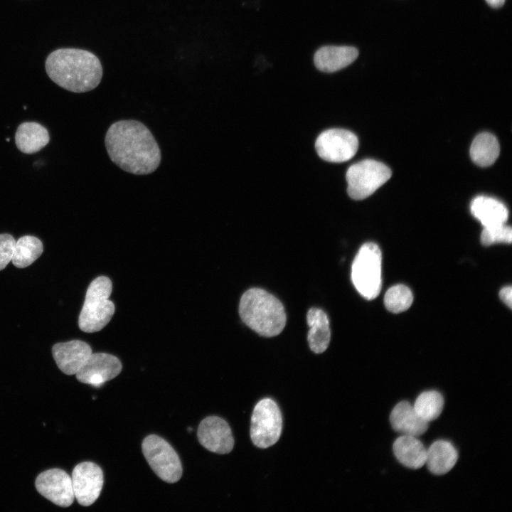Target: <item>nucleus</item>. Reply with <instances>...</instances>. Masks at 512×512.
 I'll return each instance as SVG.
<instances>
[{"label": "nucleus", "instance_id": "22", "mask_svg": "<svg viewBox=\"0 0 512 512\" xmlns=\"http://www.w3.org/2000/svg\"><path fill=\"white\" fill-rule=\"evenodd\" d=\"M500 152L499 144L494 135L483 132L477 135L470 148L471 160L478 166L486 167L492 165Z\"/></svg>", "mask_w": 512, "mask_h": 512}, {"label": "nucleus", "instance_id": "19", "mask_svg": "<svg viewBox=\"0 0 512 512\" xmlns=\"http://www.w3.org/2000/svg\"><path fill=\"white\" fill-rule=\"evenodd\" d=\"M309 327L307 341L311 350L315 353L324 352L331 339L329 321L326 314L321 309L312 307L306 314Z\"/></svg>", "mask_w": 512, "mask_h": 512}, {"label": "nucleus", "instance_id": "6", "mask_svg": "<svg viewBox=\"0 0 512 512\" xmlns=\"http://www.w3.org/2000/svg\"><path fill=\"white\" fill-rule=\"evenodd\" d=\"M390 176V169L380 161L366 159L356 163L346 171L348 196L354 200L365 199L387 182Z\"/></svg>", "mask_w": 512, "mask_h": 512}, {"label": "nucleus", "instance_id": "20", "mask_svg": "<svg viewBox=\"0 0 512 512\" xmlns=\"http://www.w3.org/2000/svg\"><path fill=\"white\" fill-rule=\"evenodd\" d=\"M458 453L448 441L437 440L427 449L425 464L429 471L435 475L449 472L457 463Z\"/></svg>", "mask_w": 512, "mask_h": 512}, {"label": "nucleus", "instance_id": "28", "mask_svg": "<svg viewBox=\"0 0 512 512\" xmlns=\"http://www.w3.org/2000/svg\"><path fill=\"white\" fill-rule=\"evenodd\" d=\"M499 297L501 301L510 309L512 304V288L511 286L504 287L499 292Z\"/></svg>", "mask_w": 512, "mask_h": 512}, {"label": "nucleus", "instance_id": "26", "mask_svg": "<svg viewBox=\"0 0 512 512\" xmlns=\"http://www.w3.org/2000/svg\"><path fill=\"white\" fill-rule=\"evenodd\" d=\"M481 243L489 246L497 242L511 243L512 230L506 224L484 228L481 234Z\"/></svg>", "mask_w": 512, "mask_h": 512}, {"label": "nucleus", "instance_id": "18", "mask_svg": "<svg viewBox=\"0 0 512 512\" xmlns=\"http://www.w3.org/2000/svg\"><path fill=\"white\" fill-rule=\"evenodd\" d=\"M393 449L397 459L407 468L417 469L425 464L427 449L415 436H400L395 440Z\"/></svg>", "mask_w": 512, "mask_h": 512}, {"label": "nucleus", "instance_id": "12", "mask_svg": "<svg viewBox=\"0 0 512 512\" xmlns=\"http://www.w3.org/2000/svg\"><path fill=\"white\" fill-rule=\"evenodd\" d=\"M122 368L120 361L106 353H92L75 374L80 383L100 387L114 378Z\"/></svg>", "mask_w": 512, "mask_h": 512}, {"label": "nucleus", "instance_id": "11", "mask_svg": "<svg viewBox=\"0 0 512 512\" xmlns=\"http://www.w3.org/2000/svg\"><path fill=\"white\" fill-rule=\"evenodd\" d=\"M35 486L43 497L60 507H68L74 501L72 479L64 470L50 469L41 472Z\"/></svg>", "mask_w": 512, "mask_h": 512}, {"label": "nucleus", "instance_id": "14", "mask_svg": "<svg viewBox=\"0 0 512 512\" xmlns=\"http://www.w3.org/2000/svg\"><path fill=\"white\" fill-rule=\"evenodd\" d=\"M92 353L90 346L80 340L57 343L52 354L59 369L66 375H75Z\"/></svg>", "mask_w": 512, "mask_h": 512}, {"label": "nucleus", "instance_id": "9", "mask_svg": "<svg viewBox=\"0 0 512 512\" xmlns=\"http://www.w3.org/2000/svg\"><path fill=\"white\" fill-rule=\"evenodd\" d=\"M316 151L322 159L341 163L348 161L357 152L358 140L355 134L343 129H331L321 133L315 142Z\"/></svg>", "mask_w": 512, "mask_h": 512}, {"label": "nucleus", "instance_id": "27", "mask_svg": "<svg viewBox=\"0 0 512 512\" xmlns=\"http://www.w3.org/2000/svg\"><path fill=\"white\" fill-rule=\"evenodd\" d=\"M16 242L10 234H0V270H4L11 261Z\"/></svg>", "mask_w": 512, "mask_h": 512}, {"label": "nucleus", "instance_id": "21", "mask_svg": "<svg viewBox=\"0 0 512 512\" xmlns=\"http://www.w3.org/2000/svg\"><path fill=\"white\" fill-rule=\"evenodd\" d=\"M49 140L47 129L34 122L21 124L15 134L17 148L25 154H33L40 151L48 144Z\"/></svg>", "mask_w": 512, "mask_h": 512}, {"label": "nucleus", "instance_id": "7", "mask_svg": "<svg viewBox=\"0 0 512 512\" xmlns=\"http://www.w3.org/2000/svg\"><path fill=\"white\" fill-rule=\"evenodd\" d=\"M142 449L147 463L161 479L173 484L181 479L183 469L180 458L164 439L150 434L143 440Z\"/></svg>", "mask_w": 512, "mask_h": 512}, {"label": "nucleus", "instance_id": "2", "mask_svg": "<svg viewBox=\"0 0 512 512\" xmlns=\"http://www.w3.org/2000/svg\"><path fill=\"white\" fill-rule=\"evenodd\" d=\"M45 67L48 75L55 83L73 92L95 89L102 78V66L99 58L82 49H57L48 55Z\"/></svg>", "mask_w": 512, "mask_h": 512}, {"label": "nucleus", "instance_id": "17", "mask_svg": "<svg viewBox=\"0 0 512 512\" xmlns=\"http://www.w3.org/2000/svg\"><path fill=\"white\" fill-rule=\"evenodd\" d=\"M472 215L484 228L506 224L508 217L507 208L501 201L491 197L479 196L471 203Z\"/></svg>", "mask_w": 512, "mask_h": 512}, {"label": "nucleus", "instance_id": "1", "mask_svg": "<svg viewBox=\"0 0 512 512\" xmlns=\"http://www.w3.org/2000/svg\"><path fill=\"white\" fill-rule=\"evenodd\" d=\"M105 143L112 161L128 173L149 174L160 164L159 146L151 131L139 121L114 122L107 131Z\"/></svg>", "mask_w": 512, "mask_h": 512}, {"label": "nucleus", "instance_id": "8", "mask_svg": "<svg viewBox=\"0 0 512 512\" xmlns=\"http://www.w3.org/2000/svg\"><path fill=\"white\" fill-rule=\"evenodd\" d=\"M282 417L277 403L270 398L260 400L254 407L250 425L253 444L262 449L275 444L280 437Z\"/></svg>", "mask_w": 512, "mask_h": 512}, {"label": "nucleus", "instance_id": "15", "mask_svg": "<svg viewBox=\"0 0 512 512\" xmlns=\"http://www.w3.org/2000/svg\"><path fill=\"white\" fill-rule=\"evenodd\" d=\"M358 50L353 46H326L314 54L316 68L324 73H334L352 63L358 57Z\"/></svg>", "mask_w": 512, "mask_h": 512}, {"label": "nucleus", "instance_id": "25", "mask_svg": "<svg viewBox=\"0 0 512 512\" xmlns=\"http://www.w3.org/2000/svg\"><path fill=\"white\" fill-rule=\"evenodd\" d=\"M413 295L411 290L403 284L391 287L384 297L385 308L393 313H400L407 310L412 304Z\"/></svg>", "mask_w": 512, "mask_h": 512}, {"label": "nucleus", "instance_id": "5", "mask_svg": "<svg viewBox=\"0 0 512 512\" xmlns=\"http://www.w3.org/2000/svg\"><path fill=\"white\" fill-rule=\"evenodd\" d=\"M381 251L374 242L364 243L351 266V280L358 292L365 299L377 297L381 289Z\"/></svg>", "mask_w": 512, "mask_h": 512}, {"label": "nucleus", "instance_id": "23", "mask_svg": "<svg viewBox=\"0 0 512 512\" xmlns=\"http://www.w3.org/2000/svg\"><path fill=\"white\" fill-rule=\"evenodd\" d=\"M43 250V243L38 238L23 236L16 242L11 262L18 268L26 267L41 255Z\"/></svg>", "mask_w": 512, "mask_h": 512}, {"label": "nucleus", "instance_id": "4", "mask_svg": "<svg viewBox=\"0 0 512 512\" xmlns=\"http://www.w3.org/2000/svg\"><path fill=\"white\" fill-rule=\"evenodd\" d=\"M112 290V282L105 276L98 277L90 284L79 315L80 330L97 332L110 322L115 311L114 303L109 299Z\"/></svg>", "mask_w": 512, "mask_h": 512}, {"label": "nucleus", "instance_id": "16", "mask_svg": "<svg viewBox=\"0 0 512 512\" xmlns=\"http://www.w3.org/2000/svg\"><path fill=\"white\" fill-rule=\"evenodd\" d=\"M393 429L405 435L418 437L428 429V422L423 420L407 401L398 402L390 415Z\"/></svg>", "mask_w": 512, "mask_h": 512}, {"label": "nucleus", "instance_id": "10", "mask_svg": "<svg viewBox=\"0 0 512 512\" xmlns=\"http://www.w3.org/2000/svg\"><path fill=\"white\" fill-rule=\"evenodd\" d=\"M75 498L83 506L92 505L99 497L103 486V472L95 463L84 462L75 466L72 472Z\"/></svg>", "mask_w": 512, "mask_h": 512}, {"label": "nucleus", "instance_id": "29", "mask_svg": "<svg viewBox=\"0 0 512 512\" xmlns=\"http://www.w3.org/2000/svg\"><path fill=\"white\" fill-rule=\"evenodd\" d=\"M494 8H498L503 5L505 0H486Z\"/></svg>", "mask_w": 512, "mask_h": 512}, {"label": "nucleus", "instance_id": "13", "mask_svg": "<svg viewBox=\"0 0 512 512\" xmlns=\"http://www.w3.org/2000/svg\"><path fill=\"white\" fill-rule=\"evenodd\" d=\"M200 444L208 451L228 454L234 447V439L228 424L220 417L209 416L198 425L197 432Z\"/></svg>", "mask_w": 512, "mask_h": 512}, {"label": "nucleus", "instance_id": "24", "mask_svg": "<svg viewBox=\"0 0 512 512\" xmlns=\"http://www.w3.org/2000/svg\"><path fill=\"white\" fill-rule=\"evenodd\" d=\"M444 398L436 390H428L420 393L413 405L416 412L425 421L436 420L442 412Z\"/></svg>", "mask_w": 512, "mask_h": 512}, {"label": "nucleus", "instance_id": "3", "mask_svg": "<svg viewBox=\"0 0 512 512\" xmlns=\"http://www.w3.org/2000/svg\"><path fill=\"white\" fill-rule=\"evenodd\" d=\"M239 314L245 324L265 337L279 334L287 321L282 302L260 288H251L242 294L239 304Z\"/></svg>", "mask_w": 512, "mask_h": 512}]
</instances>
